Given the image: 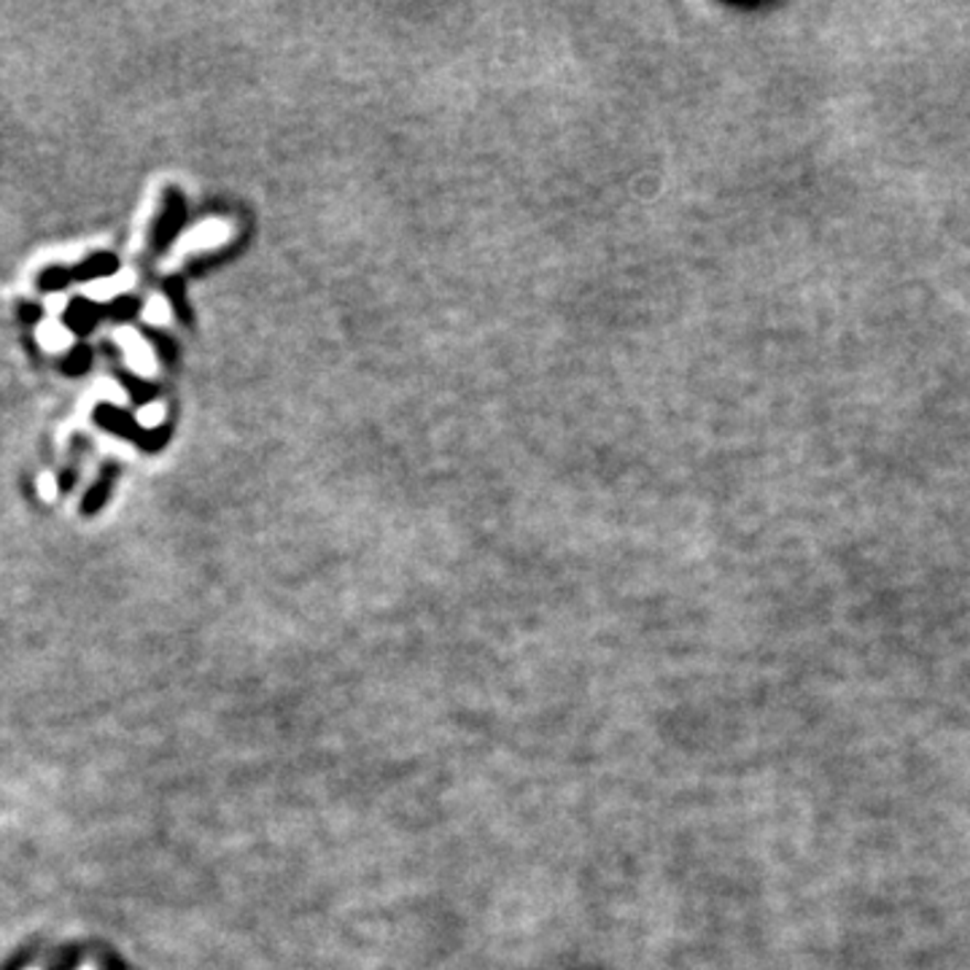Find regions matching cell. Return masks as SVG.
Returning <instances> with one entry per match:
<instances>
[{"label": "cell", "instance_id": "obj_7", "mask_svg": "<svg viewBox=\"0 0 970 970\" xmlns=\"http://www.w3.org/2000/svg\"><path fill=\"white\" fill-rule=\"evenodd\" d=\"M78 970H95V966H82Z\"/></svg>", "mask_w": 970, "mask_h": 970}, {"label": "cell", "instance_id": "obj_8", "mask_svg": "<svg viewBox=\"0 0 970 970\" xmlns=\"http://www.w3.org/2000/svg\"><path fill=\"white\" fill-rule=\"evenodd\" d=\"M28 970H39V968H28Z\"/></svg>", "mask_w": 970, "mask_h": 970}, {"label": "cell", "instance_id": "obj_4", "mask_svg": "<svg viewBox=\"0 0 970 970\" xmlns=\"http://www.w3.org/2000/svg\"><path fill=\"white\" fill-rule=\"evenodd\" d=\"M111 480H114V469H111V472H108V469H106V472H103V478H100V483H97L95 488H89L87 499H84V512H95L103 502H106L108 488H111Z\"/></svg>", "mask_w": 970, "mask_h": 970}, {"label": "cell", "instance_id": "obj_3", "mask_svg": "<svg viewBox=\"0 0 970 970\" xmlns=\"http://www.w3.org/2000/svg\"><path fill=\"white\" fill-rule=\"evenodd\" d=\"M97 420H100V424L106 426V429L116 431V435H125V437L132 435V431H130L132 429L130 416H125V413L116 411V407H106V405L97 407Z\"/></svg>", "mask_w": 970, "mask_h": 970}, {"label": "cell", "instance_id": "obj_6", "mask_svg": "<svg viewBox=\"0 0 970 970\" xmlns=\"http://www.w3.org/2000/svg\"><path fill=\"white\" fill-rule=\"evenodd\" d=\"M87 364H89V351L87 348H76V351H73L71 359H68V370L82 372L84 367H87Z\"/></svg>", "mask_w": 970, "mask_h": 970}, {"label": "cell", "instance_id": "obj_1", "mask_svg": "<svg viewBox=\"0 0 970 970\" xmlns=\"http://www.w3.org/2000/svg\"><path fill=\"white\" fill-rule=\"evenodd\" d=\"M97 313H100L97 305L87 300H73L68 313H65V323H68L73 332H89L95 327Z\"/></svg>", "mask_w": 970, "mask_h": 970}, {"label": "cell", "instance_id": "obj_2", "mask_svg": "<svg viewBox=\"0 0 970 970\" xmlns=\"http://www.w3.org/2000/svg\"><path fill=\"white\" fill-rule=\"evenodd\" d=\"M116 270V259L111 254H97V256H93V259H87L84 262L82 267H78V270H73L71 276L76 278V280H93V278H103V276H108V273H114Z\"/></svg>", "mask_w": 970, "mask_h": 970}, {"label": "cell", "instance_id": "obj_5", "mask_svg": "<svg viewBox=\"0 0 970 970\" xmlns=\"http://www.w3.org/2000/svg\"><path fill=\"white\" fill-rule=\"evenodd\" d=\"M71 278L73 276H71L68 270H60V267H52V270L41 273L39 286H41V289H46V291H57V289H63V286H68Z\"/></svg>", "mask_w": 970, "mask_h": 970}]
</instances>
